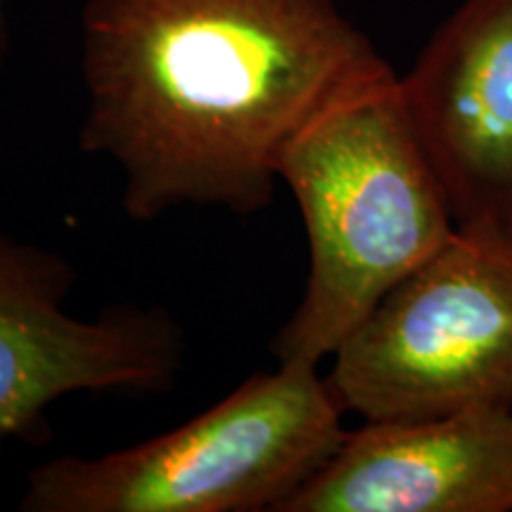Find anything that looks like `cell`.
Masks as SVG:
<instances>
[{"instance_id":"5","label":"cell","mask_w":512,"mask_h":512,"mask_svg":"<svg viewBox=\"0 0 512 512\" xmlns=\"http://www.w3.org/2000/svg\"><path fill=\"white\" fill-rule=\"evenodd\" d=\"M79 273L60 252L0 230V448L34 441L72 394H164L185 366V335L164 306L67 309Z\"/></svg>"},{"instance_id":"4","label":"cell","mask_w":512,"mask_h":512,"mask_svg":"<svg viewBox=\"0 0 512 512\" xmlns=\"http://www.w3.org/2000/svg\"><path fill=\"white\" fill-rule=\"evenodd\" d=\"M330 358L337 403L366 422L512 408V235L456 230Z\"/></svg>"},{"instance_id":"6","label":"cell","mask_w":512,"mask_h":512,"mask_svg":"<svg viewBox=\"0 0 512 512\" xmlns=\"http://www.w3.org/2000/svg\"><path fill=\"white\" fill-rule=\"evenodd\" d=\"M401 93L456 228L512 235V0H463Z\"/></svg>"},{"instance_id":"7","label":"cell","mask_w":512,"mask_h":512,"mask_svg":"<svg viewBox=\"0 0 512 512\" xmlns=\"http://www.w3.org/2000/svg\"><path fill=\"white\" fill-rule=\"evenodd\" d=\"M512 408L366 422L280 512H510Z\"/></svg>"},{"instance_id":"8","label":"cell","mask_w":512,"mask_h":512,"mask_svg":"<svg viewBox=\"0 0 512 512\" xmlns=\"http://www.w3.org/2000/svg\"><path fill=\"white\" fill-rule=\"evenodd\" d=\"M5 5H8V0H0V69H3L5 55H8V19H5Z\"/></svg>"},{"instance_id":"1","label":"cell","mask_w":512,"mask_h":512,"mask_svg":"<svg viewBox=\"0 0 512 512\" xmlns=\"http://www.w3.org/2000/svg\"><path fill=\"white\" fill-rule=\"evenodd\" d=\"M394 74L337 0H88L79 150L121 171V207L254 216L292 140Z\"/></svg>"},{"instance_id":"3","label":"cell","mask_w":512,"mask_h":512,"mask_svg":"<svg viewBox=\"0 0 512 512\" xmlns=\"http://www.w3.org/2000/svg\"><path fill=\"white\" fill-rule=\"evenodd\" d=\"M318 366L278 363L155 439L34 467L22 512H280L347 439Z\"/></svg>"},{"instance_id":"2","label":"cell","mask_w":512,"mask_h":512,"mask_svg":"<svg viewBox=\"0 0 512 512\" xmlns=\"http://www.w3.org/2000/svg\"><path fill=\"white\" fill-rule=\"evenodd\" d=\"M278 174L302 211L309 278L271 351L318 366L458 228L396 72L313 119Z\"/></svg>"}]
</instances>
